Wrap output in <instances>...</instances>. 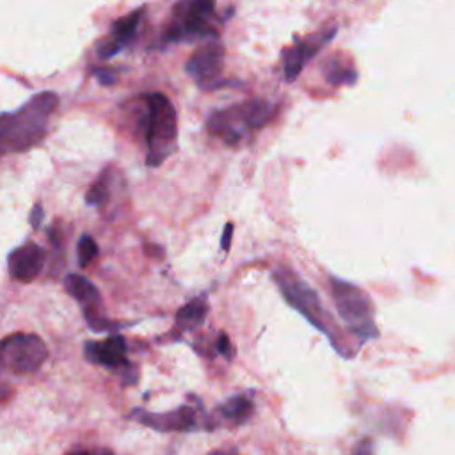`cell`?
I'll return each mask as SVG.
<instances>
[{
    "instance_id": "cell-15",
    "label": "cell",
    "mask_w": 455,
    "mask_h": 455,
    "mask_svg": "<svg viewBox=\"0 0 455 455\" xmlns=\"http://www.w3.org/2000/svg\"><path fill=\"white\" fill-rule=\"evenodd\" d=\"M207 315H209V302L201 297L192 299L185 306L180 308L178 313H176V328L185 332L196 331L204 324Z\"/></svg>"
},
{
    "instance_id": "cell-12",
    "label": "cell",
    "mask_w": 455,
    "mask_h": 455,
    "mask_svg": "<svg viewBox=\"0 0 455 455\" xmlns=\"http://www.w3.org/2000/svg\"><path fill=\"white\" fill-rule=\"evenodd\" d=\"M127 350V340L121 335H112L103 341H87L84 345V356L87 361L107 366L111 370L130 368Z\"/></svg>"
},
{
    "instance_id": "cell-16",
    "label": "cell",
    "mask_w": 455,
    "mask_h": 455,
    "mask_svg": "<svg viewBox=\"0 0 455 455\" xmlns=\"http://www.w3.org/2000/svg\"><path fill=\"white\" fill-rule=\"evenodd\" d=\"M322 73L331 85H352L357 81V72L345 63L340 54H332L324 59Z\"/></svg>"
},
{
    "instance_id": "cell-24",
    "label": "cell",
    "mask_w": 455,
    "mask_h": 455,
    "mask_svg": "<svg viewBox=\"0 0 455 455\" xmlns=\"http://www.w3.org/2000/svg\"><path fill=\"white\" fill-rule=\"evenodd\" d=\"M231 235H233V224H226L224 226V233H222V240H221V247L224 249V251H228V249H230Z\"/></svg>"
},
{
    "instance_id": "cell-23",
    "label": "cell",
    "mask_w": 455,
    "mask_h": 455,
    "mask_svg": "<svg viewBox=\"0 0 455 455\" xmlns=\"http://www.w3.org/2000/svg\"><path fill=\"white\" fill-rule=\"evenodd\" d=\"M374 443L370 441V439H363L359 445L356 447V452H354V455H372V452H374Z\"/></svg>"
},
{
    "instance_id": "cell-17",
    "label": "cell",
    "mask_w": 455,
    "mask_h": 455,
    "mask_svg": "<svg viewBox=\"0 0 455 455\" xmlns=\"http://www.w3.org/2000/svg\"><path fill=\"white\" fill-rule=\"evenodd\" d=\"M253 402L247 396L237 395L231 396L224 402V404L219 405V413L224 418L226 421H231L235 425H240V423H246L253 414Z\"/></svg>"
},
{
    "instance_id": "cell-21",
    "label": "cell",
    "mask_w": 455,
    "mask_h": 455,
    "mask_svg": "<svg viewBox=\"0 0 455 455\" xmlns=\"http://www.w3.org/2000/svg\"><path fill=\"white\" fill-rule=\"evenodd\" d=\"M215 349H218L219 354H222L224 357H228V359L233 356V347H231V341H230V338L226 337L224 332L219 335V340H218V343H215Z\"/></svg>"
},
{
    "instance_id": "cell-19",
    "label": "cell",
    "mask_w": 455,
    "mask_h": 455,
    "mask_svg": "<svg viewBox=\"0 0 455 455\" xmlns=\"http://www.w3.org/2000/svg\"><path fill=\"white\" fill-rule=\"evenodd\" d=\"M98 253H100L98 244L94 242V238L91 237V235H82L77 246L78 265H81L82 268H85L87 265H91V262H93L96 256H98Z\"/></svg>"
},
{
    "instance_id": "cell-2",
    "label": "cell",
    "mask_w": 455,
    "mask_h": 455,
    "mask_svg": "<svg viewBox=\"0 0 455 455\" xmlns=\"http://www.w3.org/2000/svg\"><path fill=\"white\" fill-rule=\"evenodd\" d=\"M142 107L137 116V130L146 142V166H162L178 146V116L176 109L164 93H148L142 96Z\"/></svg>"
},
{
    "instance_id": "cell-7",
    "label": "cell",
    "mask_w": 455,
    "mask_h": 455,
    "mask_svg": "<svg viewBox=\"0 0 455 455\" xmlns=\"http://www.w3.org/2000/svg\"><path fill=\"white\" fill-rule=\"evenodd\" d=\"M47 357V345L38 335L14 332L0 341V365L17 375L34 374Z\"/></svg>"
},
{
    "instance_id": "cell-18",
    "label": "cell",
    "mask_w": 455,
    "mask_h": 455,
    "mask_svg": "<svg viewBox=\"0 0 455 455\" xmlns=\"http://www.w3.org/2000/svg\"><path fill=\"white\" fill-rule=\"evenodd\" d=\"M111 173L109 171H105L102 176H100L96 182H94L93 187L89 189V192L85 194V203L91 204V207H102V204H105L107 201H109V198H111Z\"/></svg>"
},
{
    "instance_id": "cell-14",
    "label": "cell",
    "mask_w": 455,
    "mask_h": 455,
    "mask_svg": "<svg viewBox=\"0 0 455 455\" xmlns=\"http://www.w3.org/2000/svg\"><path fill=\"white\" fill-rule=\"evenodd\" d=\"M64 288L84 308V315L100 313L102 295H100V290L87 277L81 276V274H68L64 277Z\"/></svg>"
},
{
    "instance_id": "cell-10",
    "label": "cell",
    "mask_w": 455,
    "mask_h": 455,
    "mask_svg": "<svg viewBox=\"0 0 455 455\" xmlns=\"http://www.w3.org/2000/svg\"><path fill=\"white\" fill-rule=\"evenodd\" d=\"M142 14H145V8H139L132 13L118 18L112 23L111 34L96 45V56L100 59H111V57L118 56L125 47H128V43L136 38L137 30H139Z\"/></svg>"
},
{
    "instance_id": "cell-26",
    "label": "cell",
    "mask_w": 455,
    "mask_h": 455,
    "mask_svg": "<svg viewBox=\"0 0 455 455\" xmlns=\"http://www.w3.org/2000/svg\"><path fill=\"white\" fill-rule=\"evenodd\" d=\"M103 455H112V454H103Z\"/></svg>"
},
{
    "instance_id": "cell-1",
    "label": "cell",
    "mask_w": 455,
    "mask_h": 455,
    "mask_svg": "<svg viewBox=\"0 0 455 455\" xmlns=\"http://www.w3.org/2000/svg\"><path fill=\"white\" fill-rule=\"evenodd\" d=\"M59 105L52 91L36 94L17 112L0 116V157L32 148L45 137L48 119Z\"/></svg>"
},
{
    "instance_id": "cell-25",
    "label": "cell",
    "mask_w": 455,
    "mask_h": 455,
    "mask_svg": "<svg viewBox=\"0 0 455 455\" xmlns=\"http://www.w3.org/2000/svg\"><path fill=\"white\" fill-rule=\"evenodd\" d=\"M209 455H238L235 450H213Z\"/></svg>"
},
{
    "instance_id": "cell-22",
    "label": "cell",
    "mask_w": 455,
    "mask_h": 455,
    "mask_svg": "<svg viewBox=\"0 0 455 455\" xmlns=\"http://www.w3.org/2000/svg\"><path fill=\"white\" fill-rule=\"evenodd\" d=\"M43 219H45V210H43L41 204H34V209H32V212H30V226L34 228V230H38V228H41V222Z\"/></svg>"
},
{
    "instance_id": "cell-5",
    "label": "cell",
    "mask_w": 455,
    "mask_h": 455,
    "mask_svg": "<svg viewBox=\"0 0 455 455\" xmlns=\"http://www.w3.org/2000/svg\"><path fill=\"white\" fill-rule=\"evenodd\" d=\"M331 292L338 315L359 340L366 341L379 338L381 332L375 324L374 302L365 290L349 281L332 276Z\"/></svg>"
},
{
    "instance_id": "cell-13",
    "label": "cell",
    "mask_w": 455,
    "mask_h": 455,
    "mask_svg": "<svg viewBox=\"0 0 455 455\" xmlns=\"http://www.w3.org/2000/svg\"><path fill=\"white\" fill-rule=\"evenodd\" d=\"M136 416L139 423L158 432H187V430L196 429V413L187 405L164 414L136 411Z\"/></svg>"
},
{
    "instance_id": "cell-9",
    "label": "cell",
    "mask_w": 455,
    "mask_h": 455,
    "mask_svg": "<svg viewBox=\"0 0 455 455\" xmlns=\"http://www.w3.org/2000/svg\"><path fill=\"white\" fill-rule=\"evenodd\" d=\"M224 45L219 39H210L203 43L185 63V72L203 87L204 85L213 87V81L221 75L224 68Z\"/></svg>"
},
{
    "instance_id": "cell-8",
    "label": "cell",
    "mask_w": 455,
    "mask_h": 455,
    "mask_svg": "<svg viewBox=\"0 0 455 455\" xmlns=\"http://www.w3.org/2000/svg\"><path fill=\"white\" fill-rule=\"evenodd\" d=\"M337 34V27H329V29L319 30V32L308 36V38L299 39L292 47L286 48V50L283 52V75H285L286 81L294 82L302 73L304 66H306L317 54H320L324 48L328 47V43Z\"/></svg>"
},
{
    "instance_id": "cell-4",
    "label": "cell",
    "mask_w": 455,
    "mask_h": 455,
    "mask_svg": "<svg viewBox=\"0 0 455 455\" xmlns=\"http://www.w3.org/2000/svg\"><path fill=\"white\" fill-rule=\"evenodd\" d=\"M276 105L264 98H253L237 105L215 111L207 119V128L212 136L226 145H235L249 130H258L273 119Z\"/></svg>"
},
{
    "instance_id": "cell-20",
    "label": "cell",
    "mask_w": 455,
    "mask_h": 455,
    "mask_svg": "<svg viewBox=\"0 0 455 455\" xmlns=\"http://www.w3.org/2000/svg\"><path fill=\"white\" fill-rule=\"evenodd\" d=\"M93 75L100 81V84L103 85H112L118 82V75H116L114 70L111 68H94Z\"/></svg>"
},
{
    "instance_id": "cell-3",
    "label": "cell",
    "mask_w": 455,
    "mask_h": 455,
    "mask_svg": "<svg viewBox=\"0 0 455 455\" xmlns=\"http://www.w3.org/2000/svg\"><path fill=\"white\" fill-rule=\"evenodd\" d=\"M273 277L274 281H276L277 288L281 290V294H283V297H285V301L288 302L290 306L297 310L313 328H317L320 332H324L338 352L345 354V356L350 354L349 350H347V347H345L343 337L338 332L337 322L329 315V311H326L319 294L308 285L306 281L299 277L297 274L292 273V271L286 267H277L273 273Z\"/></svg>"
},
{
    "instance_id": "cell-11",
    "label": "cell",
    "mask_w": 455,
    "mask_h": 455,
    "mask_svg": "<svg viewBox=\"0 0 455 455\" xmlns=\"http://www.w3.org/2000/svg\"><path fill=\"white\" fill-rule=\"evenodd\" d=\"M47 264V251L34 242H27L14 249L8 258L9 274L21 283H32Z\"/></svg>"
},
{
    "instance_id": "cell-6",
    "label": "cell",
    "mask_w": 455,
    "mask_h": 455,
    "mask_svg": "<svg viewBox=\"0 0 455 455\" xmlns=\"http://www.w3.org/2000/svg\"><path fill=\"white\" fill-rule=\"evenodd\" d=\"M215 17V2L210 0H191L175 6L173 20L162 34V43L173 45L185 39H213L218 30L212 27Z\"/></svg>"
}]
</instances>
